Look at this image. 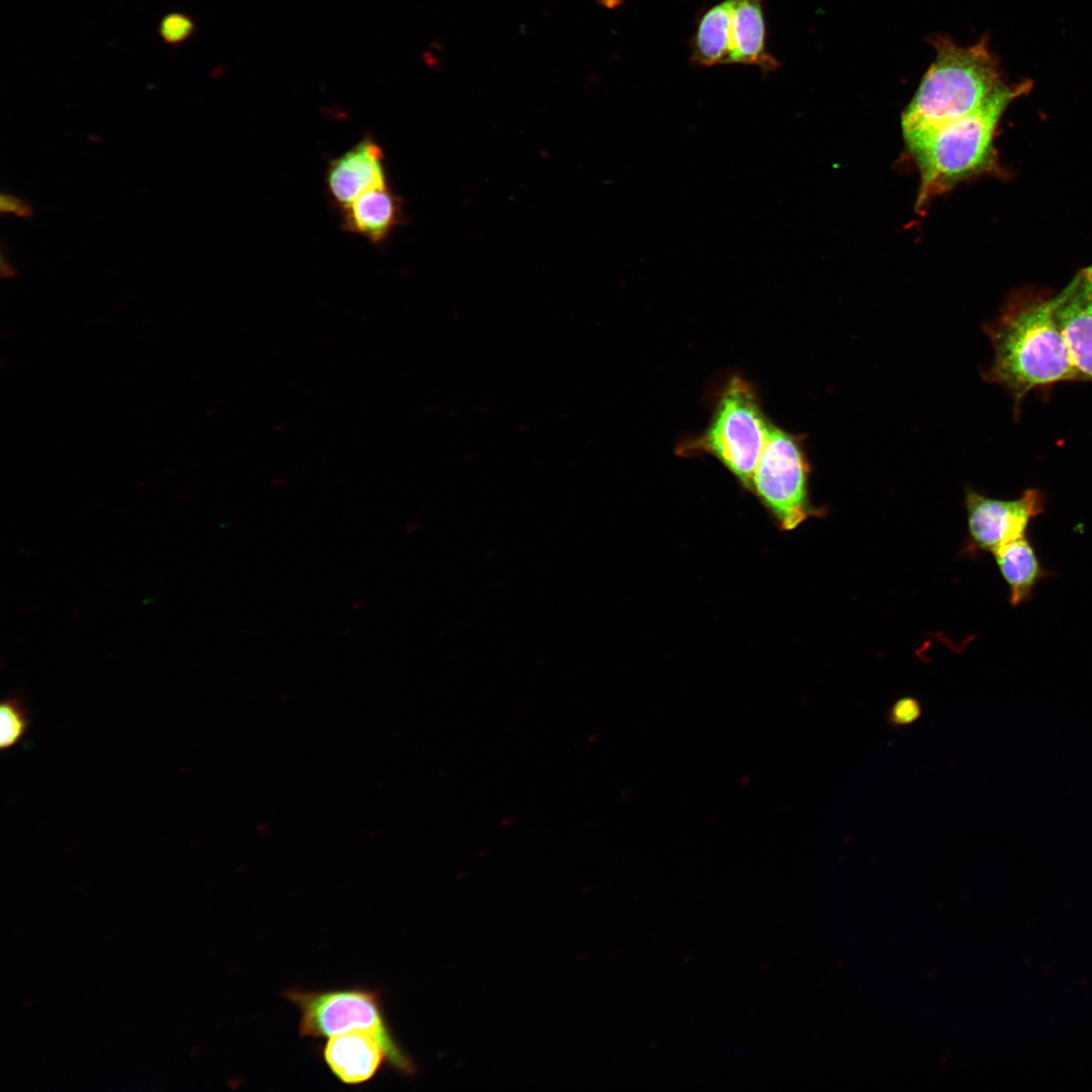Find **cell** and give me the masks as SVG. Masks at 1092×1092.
I'll return each instance as SVG.
<instances>
[{"label": "cell", "instance_id": "ac0fdd59", "mask_svg": "<svg viewBox=\"0 0 1092 1092\" xmlns=\"http://www.w3.org/2000/svg\"><path fill=\"white\" fill-rule=\"evenodd\" d=\"M0 211L2 213L14 214L24 218H29L33 215V208L29 203L16 195L5 192H2L0 195Z\"/></svg>", "mask_w": 1092, "mask_h": 1092}, {"label": "cell", "instance_id": "5bb4252c", "mask_svg": "<svg viewBox=\"0 0 1092 1092\" xmlns=\"http://www.w3.org/2000/svg\"><path fill=\"white\" fill-rule=\"evenodd\" d=\"M733 0L707 9L699 18L691 39V60L703 67L729 64Z\"/></svg>", "mask_w": 1092, "mask_h": 1092}, {"label": "cell", "instance_id": "277c9868", "mask_svg": "<svg viewBox=\"0 0 1092 1092\" xmlns=\"http://www.w3.org/2000/svg\"><path fill=\"white\" fill-rule=\"evenodd\" d=\"M770 426L752 385L733 376L720 393L709 426L679 452L713 455L750 490Z\"/></svg>", "mask_w": 1092, "mask_h": 1092}, {"label": "cell", "instance_id": "ba28073f", "mask_svg": "<svg viewBox=\"0 0 1092 1092\" xmlns=\"http://www.w3.org/2000/svg\"><path fill=\"white\" fill-rule=\"evenodd\" d=\"M384 153L371 135L332 159L325 183L332 204L340 211L365 192L388 185Z\"/></svg>", "mask_w": 1092, "mask_h": 1092}, {"label": "cell", "instance_id": "9a60e30c", "mask_svg": "<svg viewBox=\"0 0 1092 1092\" xmlns=\"http://www.w3.org/2000/svg\"><path fill=\"white\" fill-rule=\"evenodd\" d=\"M28 727V713L23 701L11 697L4 700L0 709V746L7 749L17 744Z\"/></svg>", "mask_w": 1092, "mask_h": 1092}, {"label": "cell", "instance_id": "52a82bcc", "mask_svg": "<svg viewBox=\"0 0 1092 1092\" xmlns=\"http://www.w3.org/2000/svg\"><path fill=\"white\" fill-rule=\"evenodd\" d=\"M1044 506V494L1036 488L1025 489L1013 499L993 498L967 488L968 550L993 553L1025 536L1030 522L1043 512Z\"/></svg>", "mask_w": 1092, "mask_h": 1092}, {"label": "cell", "instance_id": "7a4b0ae2", "mask_svg": "<svg viewBox=\"0 0 1092 1092\" xmlns=\"http://www.w3.org/2000/svg\"><path fill=\"white\" fill-rule=\"evenodd\" d=\"M1030 81L1001 83L972 113L904 139L919 173L916 210L966 179L994 170V139L1008 105L1031 89Z\"/></svg>", "mask_w": 1092, "mask_h": 1092}, {"label": "cell", "instance_id": "9c48e42d", "mask_svg": "<svg viewBox=\"0 0 1092 1092\" xmlns=\"http://www.w3.org/2000/svg\"><path fill=\"white\" fill-rule=\"evenodd\" d=\"M1055 320L1079 378L1092 379V266L1059 292Z\"/></svg>", "mask_w": 1092, "mask_h": 1092}, {"label": "cell", "instance_id": "e0dca14e", "mask_svg": "<svg viewBox=\"0 0 1092 1092\" xmlns=\"http://www.w3.org/2000/svg\"><path fill=\"white\" fill-rule=\"evenodd\" d=\"M921 714L920 702L914 697L906 696L893 703L888 712V720L893 727H904L914 723Z\"/></svg>", "mask_w": 1092, "mask_h": 1092}, {"label": "cell", "instance_id": "30bf717a", "mask_svg": "<svg viewBox=\"0 0 1092 1092\" xmlns=\"http://www.w3.org/2000/svg\"><path fill=\"white\" fill-rule=\"evenodd\" d=\"M322 1057L331 1073L345 1085H361L388 1064L381 1041L371 1032L354 1030L327 1038Z\"/></svg>", "mask_w": 1092, "mask_h": 1092}, {"label": "cell", "instance_id": "8992f818", "mask_svg": "<svg viewBox=\"0 0 1092 1092\" xmlns=\"http://www.w3.org/2000/svg\"><path fill=\"white\" fill-rule=\"evenodd\" d=\"M811 466L803 438L771 424L754 470L750 490L757 495L784 531L811 517L824 515L809 495Z\"/></svg>", "mask_w": 1092, "mask_h": 1092}, {"label": "cell", "instance_id": "ffe728a7", "mask_svg": "<svg viewBox=\"0 0 1092 1092\" xmlns=\"http://www.w3.org/2000/svg\"><path fill=\"white\" fill-rule=\"evenodd\" d=\"M599 2L606 8L613 9L621 4V0H599Z\"/></svg>", "mask_w": 1092, "mask_h": 1092}, {"label": "cell", "instance_id": "2e32d148", "mask_svg": "<svg viewBox=\"0 0 1092 1092\" xmlns=\"http://www.w3.org/2000/svg\"><path fill=\"white\" fill-rule=\"evenodd\" d=\"M158 32L165 43L177 47L194 34L195 23L192 17L184 12H171L160 20Z\"/></svg>", "mask_w": 1092, "mask_h": 1092}, {"label": "cell", "instance_id": "6da1fadb", "mask_svg": "<svg viewBox=\"0 0 1092 1092\" xmlns=\"http://www.w3.org/2000/svg\"><path fill=\"white\" fill-rule=\"evenodd\" d=\"M1056 295L1019 291L984 325L993 361L984 379L1007 389L1015 405L1032 389L1079 378L1055 320Z\"/></svg>", "mask_w": 1092, "mask_h": 1092}, {"label": "cell", "instance_id": "5b68a950", "mask_svg": "<svg viewBox=\"0 0 1092 1092\" xmlns=\"http://www.w3.org/2000/svg\"><path fill=\"white\" fill-rule=\"evenodd\" d=\"M283 996L299 1011L300 1036L328 1038L348 1031H368L383 1044L388 1065L404 1074L413 1072L411 1060L387 1023L378 990L357 986L312 991L292 988Z\"/></svg>", "mask_w": 1092, "mask_h": 1092}, {"label": "cell", "instance_id": "7c38bea8", "mask_svg": "<svg viewBox=\"0 0 1092 1092\" xmlns=\"http://www.w3.org/2000/svg\"><path fill=\"white\" fill-rule=\"evenodd\" d=\"M763 1L733 0L729 64L756 66L768 73L780 63L766 49Z\"/></svg>", "mask_w": 1092, "mask_h": 1092}, {"label": "cell", "instance_id": "8fae6325", "mask_svg": "<svg viewBox=\"0 0 1092 1092\" xmlns=\"http://www.w3.org/2000/svg\"><path fill=\"white\" fill-rule=\"evenodd\" d=\"M342 228L374 245L387 241L404 221L403 201L389 185L360 195L341 211Z\"/></svg>", "mask_w": 1092, "mask_h": 1092}, {"label": "cell", "instance_id": "4fadbf2b", "mask_svg": "<svg viewBox=\"0 0 1092 1092\" xmlns=\"http://www.w3.org/2000/svg\"><path fill=\"white\" fill-rule=\"evenodd\" d=\"M996 564L1009 588L1013 607L1028 601L1036 584L1050 576L1028 537L1010 541L993 552Z\"/></svg>", "mask_w": 1092, "mask_h": 1092}, {"label": "cell", "instance_id": "d6986e66", "mask_svg": "<svg viewBox=\"0 0 1092 1092\" xmlns=\"http://www.w3.org/2000/svg\"><path fill=\"white\" fill-rule=\"evenodd\" d=\"M16 274V270L9 263L3 248L0 254V275L2 278H10Z\"/></svg>", "mask_w": 1092, "mask_h": 1092}, {"label": "cell", "instance_id": "3957f363", "mask_svg": "<svg viewBox=\"0 0 1092 1092\" xmlns=\"http://www.w3.org/2000/svg\"><path fill=\"white\" fill-rule=\"evenodd\" d=\"M930 43L935 59L902 114L904 139L972 113L1003 83L986 38L966 48L935 35Z\"/></svg>", "mask_w": 1092, "mask_h": 1092}]
</instances>
